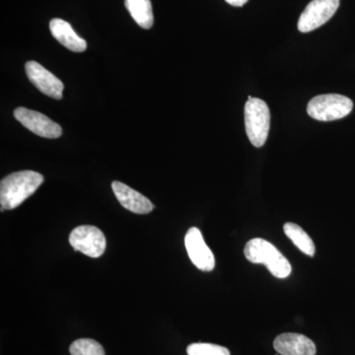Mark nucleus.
<instances>
[{
	"instance_id": "9b49d317",
	"label": "nucleus",
	"mask_w": 355,
	"mask_h": 355,
	"mask_svg": "<svg viewBox=\"0 0 355 355\" xmlns=\"http://www.w3.org/2000/svg\"><path fill=\"white\" fill-rule=\"evenodd\" d=\"M112 188L121 205L133 214H147L154 209V205L148 198L127 184L114 181Z\"/></svg>"
},
{
	"instance_id": "1a4fd4ad",
	"label": "nucleus",
	"mask_w": 355,
	"mask_h": 355,
	"mask_svg": "<svg viewBox=\"0 0 355 355\" xmlns=\"http://www.w3.org/2000/svg\"><path fill=\"white\" fill-rule=\"evenodd\" d=\"M26 74L43 94L60 100L62 98L64 83L36 62H28L25 65Z\"/></svg>"
},
{
	"instance_id": "9d476101",
	"label": "nucleus",
	"mask_w": 355,
	"mask_h": 355,
	"mask_svg": "<svg viewBox=\"0 0 355 355\" xmlns=\"http://www.w3.org/2000/svg\"><path fill=\"white\" fill-rule=\"evenodd\" d=\"M273 347L282 355H315L316 345L307 336L301 334L286 333L277 336Z\"/></svg>"
},
{
	"instance_id": "dca6fc26",
	"label": "nucleus",
	"mask_w": 355,
	"mask_h": 355,
	"mask_svg": "<svg viewBox=\"0 0 355 355\" xmlns=\"http://www.w3.org/2000/svg\"><path fill=\"white\" fill-rule=\"evenodd\" d=\"M188 355H230V352L221 345L212 343H191L187 349Z\"/></svg>"
},
{
	"instance_id": "0eeeda50",
	"label": "nucleus",
	"mask_w": 355,
	"mask_h": 355,
	"mask_svg": "<svg viewBox=\"0 0 355 355\" xmlns=\"http://www.w3.org/2000/svg\"><path fill=\"white\" fill-rule=\"evenodd\" d=\"M14 116L26 128L39 137L46 139H58L62 137V130L60 125L39 112L20 107L14 111Z\"/></svg>"
},
{
	"instance_id": "20e7f679",
	"label": "nucleus",
	"mask_w": 355,
	"mask_h": 355,
	"mask_svg": "<svg viewBox=\"0 0 355 355\" xmlns=\"http://www.w3.org/2000/svg\"><path fill=\"white\" fill-rule=\"evenodd\" d=\"M354 103L349 98L340 94L319 95L313 98L307 106V113L317 121L340 120L350 114Z\"/></svg>"
},
{
	"instance_id": "2eb2a0df",
	"label": "nucleus",
	"mask_w": 355,
	"mask_h": 355,
	"mask_svg": "<svg viewBox=\"0 0 355 355\" xmlns=\"http://www.w3.org/2000/svg\"><path fill=\"white\" fill-rule=\"evenodd\" d=\"M69 352L71 355H106L102 345L91 338H80L72 343Z\"/></svg>"
},
{
	"instance_id": "f03ea898",
	"label": "nucleus",
	"mask_w": 355,
	"mask_h": 355,
	"mask_svg": "<svg viewBox=\"0 0 355 355\" xmlns=\"http://www.w3.org/2000/svg\"><path fill=\"white\" fill-rule=\"evenodd\" d=\"M245 257L253 263H263L273 277L286 279L291 273V265L286 257L272 243L261 238H254L247 243Z\"/></svg>"
},
{
	"instance_id": "f257e3e1",
	"label": "nucleus",
	"mask_w": 355,
	"mask_h": 355,
	"mask_svg": "<svg viewBox=\"0 0 355 355\" xmlns=\"http://www.w3.org/2000/svg\"><path fill=\"white\" fill-rule=\"evenodd\" d=\"M43 183L44 177L38 172L20 171L8 175L0 183L1 210L19 207Z\"/></svg>"
},
{
	"instance_id": "ddd939ff",
	"label": "nucleus",
	"mask_w": 355,
	"mask_h": 355,
	"mask_svg": "<svg viewBox=\"0 0 355 355\" xmlns=\"http://www.w3.org/2000/svg\"><path fill=\"white\" fill-rule=\"evenodd\" d=\"M125 6L140 27L144 29L153 27L154 16L150 0H125Z\"/></svg>"
},
{
	"instance_id": "f8f14e48",
	"label": "nucleus",
	"mask_w": 355,
	"mask_h": 355,
	"mask_svg": "<svg viewBox=\"0 0 355 355\" xmlns=\"http://www.w3.org/2000/svg\"><path fill=\"white\" fill-rule=\"evenodd\" d=\"M50 30L53 38L69 51L83 53L87 49L85 40L79 37L67 21L55 18L50 22Z\"/></svg>"
},
{
	"instance_id": "f3484780",
	"label": "nucleus",
	"mask_w": 355,
	"mask_h": 355,
	"mask_svg": "<svg viewBox=\"0 0 355 355\" xmlns=\"http://www.w3.org/2000/svg\"><path fill=\"white\" fill-rule=\"evenodd\" d=\"M225 1L230 4V6L241 7L247 3L248 0H225Z\"/></svg>"
},
{
	"instance_id": "7ed1b4c3",
	"label": "nucleus",
	"mask_w": 355,
	"mask_h": 355,
	"mask_svg": "<svg viewBox=\"0 0 355 355\" xmlns=\"http://www.w3.org/2000/svg\"><path fill=\"white\" fill-rule=\"evenodd\" d=\"M245 105V128L248 139L256 147H261L268 139L270 113L268 105L258 98H248Z\"/></svg>"
},
{
	"instance_id": "4468645a",
	"label": "nucleus",
	"mask_w": 355,
	"mask_h": 355,
	"mask_svg": "<svg viewBox=\"0 0 355 355\" xmlns=\"http://www.w3.org/2000/svg\"><path fill=\"white\" fill-rule=\"evenodd\" d=\"M284 230L287 237L302 253L309 257L315 256L316 250H315L314 242L300 226L295 223H291V222H287L284 224Z\"/></svg>"
},
{
	"instance_id": "39448f33",
	"label": "nucleus",
	"mask_w": 355,
	"mask_h": 355,
	"mask_svg": "<svg viewBox=\"0 0 355 355\" xmlns=\"http://www.w3.org/2000/svg\"><path fill=\"white\" fill-rule=\"evenodd\" d=\"M69 243L76 251L81 252L91 258H99L106 250L104 233L95 226H79L72 230Z\"/></svg>"
},
{
	"instance_id": "6e6552de",
	"label": "nucleus",
	"mask_w": 355,
	"mask_h": 355,
	"mask_svg": "<svg viewBox=\"0 0 355 355\" xmlns=\"http://www.w3.org/2000/svg\"><path fill=\"white\" fill-rule=\"evenodd\" d=\"M184 245L191 263L202 272H211L216 266V259L203 240L200 229L191 227L184 237Z\"/></svg>"
},
{
	"instance_id": "423d86ee",
	"label": "nucleus",
	"mask_w": 355,
	"mask_h": 355,
	"mask_svg": "<svg viewBox=\"0 0 355 355\" xmlns=\"http://www.w3.org/2000/svg\"><path fill=\"white\" fill-rule=\"evenodd\" d=\"M338 6L340 0H312L299 18V31L309 33L321 27L333 17Z\"/></svg>"
}]
</instances>
